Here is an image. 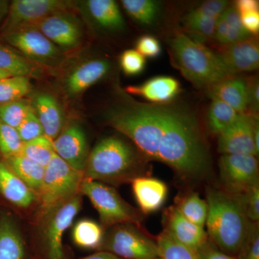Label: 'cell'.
<instances>
[{"label": "cell", "mask_w": 259, "mask_h": 259, "mask_svg": "<svg viewBox=\"0 0 259 259\" xmlns=\"http://www.w3.org/2000/svg\"><path fill=\"white\" fill-rule=\"evenodd\" d=\"M106 120L131 139L148 161L165 163L187 180L208 173V144L197 116L187 107L128 99L112 107Z\"/></svg>", "instance_id": "1"}, {"label": "cell", "mask_w": 259, "mask_h": 259, "mask_svg": "<svg viewBox=\"0 0 259 259\" xmlns=\"http://www.w3.org/2000/svg\"><path fill=\"white\" fill-rule=\"evenodd\" d=\"M206 196L208 213L205 226L209 239L224 253L238 257L254 223L247 217L244 194L209 187Z\"/></svg>", "instance_id": "2"}, {"label": "cell", "mask_w": 259, "mask_h": 259, "mask_svg": "<svg viewBox=\"0 0 259 259\" xmlns=\"http://www.w3.org/2000/svg\"><path fill=\"white\" fill-rule=\"evenodd\" d=\"M147 162L137 148L120 138L111 136L97 143L90 151L83 177L117 186L147 176Z\"/></svg>", "instance_id": "3"}, {"label": "cell", "mask_w": 259, "mask_h": 259, "mask_svg": "<svg viewBox=\"0 0 259 259\" xmlns=\"http://www.w3.org/2000/svg\"><path fill=\"white\" fill-rule=\"evenodd\" d=\"M170 54L177 69L198 88H210L233 76L216 53L185 34L172 37Z\"/></svg>", "instance_id": "4"}, {"label": "cell", "mask_w": 259, "mask_h": 259, "mask_svg": "<svg viewBox=\"0 0 259 259\" xmlns=\"http://www.w3.org/2000/svg\"><path fill=\"white\" fill-rule=\"evenodd\" d=\"M81 204V194H78L37 218L40 228L37 257L40 259H67L63 247V235L72 224Z\"/></svg>", "instance_id": "5"}, {"label": "cell", "mask_w": 259, "mask_h": 259, "mask_svg": "<svg viewBox=\"0 0 259 259\" xmlns=\"http://www.w3.org/2000/svg\"><path fill=\"white\" fill-rule=\"evenodd\" d=\"M80 193L90 199L98 212L103 228H111L120 224L141 227L143 213L126 202L111 186L84 178Z\"/></svg>", "instance_id": "6"}, {"label": "cell", "mask_w": 259, "mask_h": 259, "mask_svg": "<svg viewBox=\"0 0 259 259\" xmlns=\"http://www.w3.org/2000/svg\"><path fill=\"white\" fill-rule=\"evenodd\" d=\"M83 179V172L74 169L54 153L45 167L41 190L38 195L36 219L58 204L81 194L80 188Z\"/></svg>", "instance_id": "7"}, {"label": "cell", "mask_w": 259, "mask_h": 259, "mask_svg": "<svg viewBox=\"0 0 259 259\" xmlns=\"http://www.w3.org/2000/svg\"><path fill=\"white\" fill-rule=\"evenodd\" d=\"M97 251H105L122 259H156L158 250L153 240L133 224H120L109 228Z\"/></svg>", "instance_id": "8"}, {"label": "cell", "mask_w": 259, "mask_h": 259, "mask_svg": "<svg viewBox=\"0 0 259 259\" xmlns=\"http://www.w3.org/2000/svg\"><path fill=\"white\" fill-rule=\"evenodd\" d=\"M0 39L39 67H59L65 61L64 52L37 29H19L2 34Z\"/></svg>", "instance_id": "9"}, {"label": "cell", "mask_w": 259, "mask_h": 259, "mask_svg": "<svg viewBox=\"0 0 259 259\" xmlns=\"http://www.w3.org/2000/svg\"><path fill=\"white\" fill-rule=\"evenodd\" d=\"M71 3L59 0H14L10 3L8 15L0 35L19 29L33 28L49 15L66 11Z\"/></svg>", "instance_id": "10"}, {"label": "cell", "mask_w": 259, "mask_h": 259, "mask_svg": "<svg viewBox=\"0 0 259 259\" xmlns=\"http://www.w3.org/2000/svg\"><path fill=\"white\" fill-rule=\"evenodd\" d=\"M218 151L222 155L258 156V117L248 114H239L231 125L218 135Z\"/></svg>", "instance_id": "11"}, {"label": "cell", "mask_w": 259, "mask_h": 259, "mask_svg": "<svg viewBox=\"0 0 259 259\" xmlns=\"http://www.w3.org/2000/svg\"><path fill=\"white\" fill-rule=\"evenodd\" d=\"M220 177L225 190L244 194L259 185L258 161L250 155H222L219 160Z\"/></svg>", "instance_id": "12"}, {"label": "cell", "mask_w": 259, "mask_h": 259, "mask_svg": "<svg viewBox=\"0 0 259 259\" xmlns=\"http://www.w3.org/2000/svg\"><path fill=\"white\" fill-rule=\"evenodd\" d=\"M32 28L41 32L63 52L77 49L82 42L81 23L69 10L49 15Z\"/></svg>", "instance_id": "13"}, {"label": "cell", "mask_w": 259, "mask_h": 259, "mask_svg": "<svg viewBox=\"0 0 259 259\" xmlns=\"http://www.w3.org/2000/svg\"><path fill=\"white\" fill-rule=\"evenodd\" d=\"M54 152L74 169L83 172L90 148L86 134L76 122L65 124L59 136L53 141Z\"/></svg>", "instance_id": "14"}, {"label": "cell", "mask_w": 259, "mask_h": 259, "mask_svg": "<svg viewBox=\"0 0 259 259\" xmlns=\"http://www.w3.org/2000/svg\"><path fill=\"white\" fill-rule=\"evenodd\" d=\"M110 69V62L105 59L81 61L65 74L61 81V88L66 97L76 98L103 79Z\"/></svg>", "instance_id": "15"}, {"label": "cell", "mask_w": 259, "mask_h": 259, "mask_svg": "<svg viewBox=\"0 0 259 259\" xmlns=\"http://www.w3.org/2000/svg\"><path fill=\"white\" fill-rule=\"evenodd\" d=\"M217 54L232 75L258 69L259 44L253 35L231 45L221 46Z\"/></svg>", "instance_id": "16"}, {"label": "cell", "mask_w": 259, "mask_h": 259, "mask_svg": "<svg viewBox=\"0 0 259 259\" xmlns=\"http://www.w3.org/2000/svg\"><path fill=\"white\" fill-rule=\"evenodd\" d=\"M0 197L20 210H28L37 205L38 195L12 171L0 158Z\"/></svg>", "instance_id": "17"}, {"label": "cell", "mask_w": 259, "mask_h": 259, "mask_svg": "<svg viewBox=\"0 0 259 259\" xmlns=\"http://www.w3.org/2000/svg\"><path fill=\"white\" fill-rule=\"evenodd\" d=\"M165 228L177 241L195 251L209 239L204 228L186 219L176 206L167 209L164 215Z\"/></svg>", "instance_id": "18"}, {"label": "cell", "mask_w": 259, "mask_h": 259, "mask_svg": "<svg viewBox=\"0 0 259 259\" xmlns=\"http://www.w3.org/2000/svg\"><path fill=\"white\" fill-rule=\"evenodd\" d=\"M30 104L41 123L44 136L54 141L65 125L64 111L60 103L51 94L38 93L32 96Z\"/></svg>", "instance_id": "19"}, {"label": "cell", "mask_w": 259, "mask_h": 259, "mask_svg": "<svg viewBox=\"0 0 259 259\" xmlns=\"http://www.w3.org/2000/svg\"><path fill=\"white\" fill-rule=\"evenodd\" d=\"M13 214L0 209V259H32Z\"/></svg>", "instance_id": "20"}, {"label": "cell", "mask_w": 259, "mask_h": 259, "mask_svg": "<svg viewBox=\"0 0 259 259\" xmlns=\"http://www.w3.org/2000/svg\"><path fill=\"white\" fill-rule=\"evenodd\" d=\"M125 91L137 95L153 104L168 103L180 94V83L171 76H159L139 85L127 87Z\"/></svg>", "instance_id": "21"}, {"label": "cell", "mask_w": 259, "mask_h": 259, "mask_svg": "<svg viewBox=\"0 0 259 259\" xmlns=\"http://www.w3.org/2000/svg\"><path fill=\"white\" fill-rule=\"evenodd\" d=\"M131 184L141 212L149 214L161 208L168 193V187L164 182L144 176L135 179Z\"/></svg>", "instance_id": "22"}, {"label": "cell", "mask_w": 259, "mask_h": 259, "mask_svg": "<svg viewBox=\"0 0 259 259\" xmlns=\"http://www.w3.org/2000/svg\"><path fill=\"white\" fill-rule=\"evenodd\" d=\"M211 98L217 99L238 114L247 113V80L233 75L208 89Z\"/></svg>", "instance_id": "23"}, {"label": "cell", "mask_w": 259, "mask_h": 259, "mask_svg": "<svg viewBox=\"0 0 259 259\" xmlns=\"http://www.w3.org/2000/svg\"><path fill=\"white\" fill-rule=\"evenodd\" d=\"M243 26L235 6H228L218 18L213 37L221 46L231 45L251 36Z\"/></svg>", "instance_id": "24"}, {"label": "cell", "mask_w": 259, "mask_h": 259, "mask_svg": "<svg viewBox=\"0 0 259 259\" xmlns=\"http://www.w3.org/2000/svg\"><path fill=\"white\" fill-rule=\"evenodd\" d=\"M23 182L39 195L45 168L22 153L1 158Z\"/></svg>", "instance_id": "25"}, {"label": "cell", "mask_w": 259, "mask_h": 259, "mask_svg": "<svg viewBox=\"0 0 259 259\" xmlns=\"http://www.w3.org/2000/svg\"><path fill=\"white\" fill-rule=\"evenodd\" d=\"M87 9L95 23L107 30L117 31L125 27L118 5L113 0H89Z\"/></svg>", "instance_id": "26"}, {"label": "cell", "mask_w": 259, "mask_h": 259, "mask_svg": "<svg viewBox=\"0 0 259 259\" xmlns=\"http://www.w3.org/2000/svg\"><path fill=\"white\" fill-rule=\"evenodd\" d=\"M0 69L5 70L14 76L36 77L40 67L28 60L15 49L0 39Z\"/></svg>", "instance_id": "27"}, {"label": "cell", "mask_w": 259, "mask_h": 259, "mask_svg": "<svg viewBox=\"0 0 259 259\" xmlns=\"http://www.w3.org/2000/svg\"><path fill=\"white\" fill-rule=\"evenodd\" d=\"M104 236L103 227L91 220H81L73 228L72 238L75 244L86 249L98 250Z\"/></svg>", "instance_id": "28"}, {"label": "cell", "mask_w": 259, "mask_h": 259, "mask_svg": "<svg viewBox=\"0 0 259 259\" xmlns=\"http://www.w3.org/2000/svg\"><path fill=\"white\" fill-rule=\"evenodd\" d=\"M121 3L126 13L142 25H152L161 12V4L153 0H122Z\"/></svg>", "instance_id": "29"}, {"label": "cell", "mask_w": 259, "mask_h": 259, "mask_svg": "<svg viewBox=\"0 0 259 259\" xmlns=\"http://www.w3.org/2000/svg\"><path fill=\"white\" fill-rule=\"evenodd\" d=\"M181 214L191 223L202 228L205 226L208 206L204 199L197 193L187 194L180 199L176 206Z\"/></svg>", "instance_id": "30"}, {"label": "cell", "mask_w": 259, "mask_h": 259, "mask_svg": "<svg viewBox=\"0 0 259 259\" xmlns=\"http://www.w3.org/2000/svg\"><path fill=\"white\" fill-rule=\"evenodd\" d=\"M239 114L232 107L217 99H212L207 115L209 131L219 135L236 120Z\"/></svg>", "instance_id": "31"}, {"label": "cell", "mask_w": 259, "mask_h": 259, "mask_svg": "<svg viewBox=\"0 0 259 259\" xmlns=\"http://www.w3.org/2000/svg\"><path fill=\"white\" fill-rule=\"evenodd\" d=\"M158 258L161 259H197L194 251L177 241L163 229L156 240Z\"/></svg>", "instance_id": "32"}, {"label": "cell", "mask_w": 259, "mask_h": 259, "mask_svg": "<svg viewBox=\"0 0 259 259\" xmlns=\"http://www.w3.org/2000/svg\"><path fill=\"white\" fill-rule=\"evenodd\" d=\"M32 92L28 76H13L0 80V103L25 98Z\"/></svg>", "instance_id": "33"}, {"label": "cell", "mask_w": 259, "mask_h": 259, "mask_svg": "<svg viewBox=\"0 0 259 259\" xmlns=\"http://www.w3.org/2000/svg\"><path fill=\"white\" fill-rule=\"evenodd\" d=\"M20 153L45 168L55 152L53 141L47 136H42L28 142L23 143Z\"/></svg>", "instance_id": "34"}, {"label": "cell", "mask_w": 259, "mask_h": 259, "mask_svg": "<svg viewBox=\"0 0 259 259\" xmlns=\"http://www.w3.org/2000/svg\"><path fill=\"white\" fill-rule=\"evenodd\" d=\"M30 108V100L25 98L0 103V120L17 129Z\"/></svg>", "instance_id": "35"}, {"label": "cell", "mask_w": 259, "mask_h": 259, "mask_svg": "<svg viewBox=\"0 0 259 259\" xmlns=\"http://www.w3.org/2000/svg\"><path fill=\"white\" fill-rule=\"evenodd\" d=\"M23 144L17 130L0 120V158L20 153Z\"/></svg>", "instance_id": "36"}, {"label": "cell", "mask_w": 259, "mask_h": 259, "mask_svg": "<svg viewBox=\"0 0 259 259\" xmlns=\"http://www.w3.org/2000/svg\"><path fill=\"white\" fill-rule=\"evenodd\" d=\"M218 18L199 15L191 11L185 19L186 28L202 36L213 37L215 31Z\"/></svg>", "instance_id": "37"}, {"label": "cell", "mask_w": 259, "mask_h": 259, "mask_svg": "<svg viewBox=\"0 0 259 259\" xmlns=\"http://www.w3.org/2000/svg\"><path fill=\"white\" fill-rule=\"evenodd\" d=\"M16 130L23 143L28 142L44 136L41 123L32 106L23 122Z\"/></svg>", "instance_id": "38"}, {"label": "cell", "mask_w": 259, "mask_h": 259, "mask_svg": "<svg viewBox=\"0 0 259 259\" xmlns=\"http://www.w3.org/2000/svg\"><path fill=\"white\" fill-rule=\"evenodd\" d=\"M120 64L126 75L136 76L144 71L146 67V59L137 51L129 49L121 54Z\"/></svg>", "instance_id": "39"}, {"label": "cell", "mask_w": 259, "mask_h": 259, "mask_svg": "<svg viewBox=\"0 0 259 259\" xmlns=\"http://www.w3.org/2000/svg\"><path fill=\"white\" fill-rule=\"evenodd\" d=\"M136 51L144 58L153 59L161 54V44L155 37L148 35H143L136 42Z\"/></svg>", "instance_id": "40"}, {"label": "cell", "mask_w": 259, "mask_h": 259, "mask_svg": "<svg viewBox=\"0 0 259 259\" xmlns=\"http://www.w3.org/2000/svg\"><path fill=\"white\" fill-rule=\"evenodd\" d=\"M238 258L239 259H259V233L256 223H253L252 225L249 236H248L246 243Z\"/></svg>", "instance_id": "41"}, {"label": "cell", "mask_w": 259, "mask_h": 259, "mask_svg": "<svg viewBox=\"0 0 259 259\" xmlns=\"http://www.w3.org/2000/svg\"><path fill=\"white\" fill-rule=\"evenodd\" d=\"M259 83L257 77L247 79V113L258 117Z\"/></svg>", "instance_id": "42"}, {"label": "cell", "mask_w": 259, "mask_h": 259, "mask_svg": "<svg viewBox=\"0 0 259 259\" xmlns=\"http://www.w3.org/2000/svg\"><path fill=\"white\" fill-rule=\"evenodd\" d=\"M245 207L247 217L251 223L259 220V185L255 186L244 193Z\"/></svg>", "instance_id": "43"}, {"label": "cell", "mask_w": 259, "mask_h": 259, "mask_svg": "<svg viewBox=\"0 0 259 259\" xmlns=\"http://www.w3.org/2000/svg\"><path fill=\"white\" fill-rule=\"evenodd\" d=\"M228 2L224 0H209L204 2L192 11L197 14L219 18L224 10L228 8Z\"/></svg>", "instance_id": "44"}, {"label": "cell", "mask_w": 259, "mask_h": 259, "mask_svg": "<svg viewBox=\"0 0 259 259\" xmlns=\"http://www.w3.org/2000/svg\"><path fill=\"white\" fill-rule=\"evenodd\" d=\"M197 259H239L219 249L210 239L194 251Z\"/></svg>", "instance_id": "45"}, {"label": "cell", "mask_w": 259, "mask_h": 259, "mask_svg": "<svg viewBox=\"0 0 259 259\" xmlns=\"http://www.w3.org/2000/svg\"><path fill=\"white\" fill-rule=\"evenodd\" d=\"M238 13L245 30L251 35H256L259 31L258 9L246 10Z\"/></svg>", "instance_id": "46"}, {"label": "cell", "mask_w": 259, "mask_h": 259, "mask_svg": "<svg viewBox=\"0 0 259 259\" xmlns=\"http://www.w3.org/2000/svg\"><path fill=\"white\" fill-rule=\"evenodd\" d=\"M235 7L238 13L246 10L258 9V2L255 0H239L237 1Z\"/></svg>", "instance_id": "47"}, {"label": "cell", "mask_w": 259, "mask_h": 259, "mask_svg": "<svg viewBox=\"0 0 259 259\" xmlns=\"http://www.w3.org/2000/svg\"><path fill=\"white\" fill-rule=\"evenodd\" d=\"M81 259H122L116 255L105 251H97L93 254Z\"/></svg>", "instance_id": "48"}, {"label": "cell", "mask_w": 259, "mask_h": 259, "mask_svg": "<svg viewBox=\"0 0 259 259\" xmlns=\"http://www.w3.org/2000/svg\"><path fill=\"white\" fill-rule=\"evenodd\" d=\"M10 3L5 0H0V29L3 26L7 15H8V10H9Z\"/></svg>", "instance_id": "49"}, {"label": "cell", "mask_w": 259, "mask_h": 259, "mask_svg": "<svg viewBox=\"0 0 259 259\" xmlns=\"http://www.w3.org/2000/svg\"><path fill=\"white\" fill-rule=\"evenodd\" d=\"M13 76H14V75L12 74L11 73L8 72L5 70L0 69V80L5 79V78L11 77Z\"/></svg>", "instance_id": "50"}, {"label": "cell", "mask_w": 259, "mask_h": 259, "mask_svg": "<svg viewBox=\"0 0 259 259\" xmlns=\"http://www.w3.org/2000/svg\"><path fill=\"white\" fill-rule=\"evenodd\" d=\"M32 259H40V258H39L38 257L35 256V258H33Z\"/></svg>", "instance_id": "51"}]
</instances>
